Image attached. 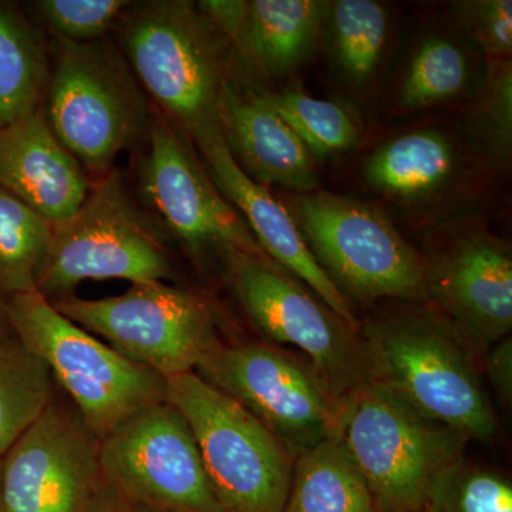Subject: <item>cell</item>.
<instances>
[{"mask_svg": "<svg viewBox=\"0 0 512 512\" xmlns=\"http://www.w3.org/2000/svg\"><path fill=\"white\" fill-rule=\"evenodd\" d=\"M359 336L372 383L470 440L497 439L500 424L478 356L431 306L384 305L360 320Z\"/></svg>", "mask_w": 512, "mask_h": 512, "instance_id": "obj_1", "label": "cell"}, {"mask_svg": "<svg viewBox=\"0 0 512 512\" xmlns=\"http://www.w3.org/2000/svg\"><path fill=\"white\" fill-rule=\"evenodd\" d=\"M340 441L376 512H423L437 478L466 460V434L429 419L377 383L343 400Z\"/></svg>", "mask_w": 512, "mask_h": 512, "instance_id": "obj_2", "label": "cell"}, {"mask_svg": "<svg viewBox=\"0 0 512 512\" xmlns=\"http://www.w3.org/2000/svg\"><path fill=\"white\" fill-rule=\"evenodd\" d=\"M222 40L197 3L183 0L148 2L124 28L138 79L197 144L222 133L220 101L229 82Z\"/></svg>", "mask_w": 512, "mask_h": 512, "instance_id": "obj_3", "label": "cell"}, {"mask_svg": "<svg viewBox=\"0 0 512 512\" xmlns=\"http://www.w3.org/2000/svg\"><path fill=\"white\" fill-rule=\"evenodd\" d=\"M6 303L13 335L46 363L100 440L138 410L167 402V379L80 328L39 292Z\"/></svg>", "mask_w": 512, "mask_h": 512, "instance_id": "obj_4", "label": "cell"}, {"mask_svg": "<svg viewBox=\"0 0 512 512\" xmlns=\"http://www.w3.org/2000/svg\"><path fill=\"white\" fill-rule=\"evenodd\" d=\"M289 212L313 258L350 305L426 302L423 254L372 205L318 190L293 195Z\"/></svg>", "mask_w": 512, "mask_h": 512, "instance_id": "obj_5", "label": "cell"}, {"mask_svg": "<svg viewBox=\"0 0 512 512\" xmlns=\"http://www.w3.org/2000/svg\"><path fill=\"white\" fill-rule=\"evenodd\" d=\"M171 276L160 231L130 197L119 171L111 170L90 188L76 214L55 225L36 292L53 302L69 298L89 279L141 284Z\"/></svg>", "mask_w": 512, "mask_h": 512, "instance_id": "obj_6", "label": "cell"}, {"mask_svg": "<svg viewBox=\"0 0 512 512\" xmlns=\"http://www.w3.org/2000/svg\"><path fill=\"white\" fill-rule=\"evenodd\" d=\"M225 278L252 326L272 345H289L318 370L340 400L370 380L359 330L268 256L220 252Z\"/></svg>", "mask_w": 512, "mask_h": 512, "instance_id": "obj_7", "label": "cell"}, {"mask_svg": "<svg viewBox=\"0 0 512 512\" xmlns=\"http://www.w3.org/2000/svg\"><path fill=\"white\" fill-rule=\"evenodd\" d=\"M167 384V400L187 421L225 511L281 512L295 460L274 434L195 372L170 377Z\"/></svg>", "mask_w": 512, "mask_h": 512, "instance_id": "obj_8", "label": "cell"}, {"mask_svg": "<svg viewBox=\"0 0 512 512\" xmlns=\"http://www.w3.org/2000/svg\"><path fill=\"white\" fill-rule=\"evenodd\" d=\"M46 94L50 130L93 173H110L121 151L150 127L146 103L126 64L99 40H59Z\"/></svg>", "mask_w": 512, "mask_h": 512, "instance_id": "obj_9", "label": "cell"}, {"mask_svg": "<svg viewBox=\"0 0 512 512\" xmlns=\"http://www.w3.org/2000/svg\"><path fill=\"white\" fill-rule=\"evenodd\" d=\"M52 305L80 328L101 336L121 355L164 379L195 372L201 360L222 343L210 303L161 281L131 284L126 293L111 298L72 295Z\"/></svg>", "mask_w": 512, "mask_h": 512, "instance_id": "obj_10", "label": "cell"}, {"mask_svg": "<svg viewBox=\"0 0 512 512\" xmlns=\"http://www.w3.org/2000/svg\"><path fill=\"white\" fill-rule=\"evenodd\" d=\"M195 373L261 421L293 460L338 434L343 400L308 359L278 345L221 343Z\"/></svg>", "mask_w": 512, "mask_h": 512, "instance_id": "obj_11", "label": "cell"}, {"mask_svg": "<svg viewBox=\"0 0 512 512\" xmlns=\"http://www.w3.org/2000/svg\"><path fill=\"white\" fill-rule=\"evenodd\" d=\"M100 470L130 503L161 512H228L187 421L168 400L131 414L100 440Z\"/></svg>", "mask_w": 512, "mask_h": 512, "instance_id": "obj_12", "label": "cell"}, {"mask_svg": "<svg viewBox=\"0 0 512 512\" xmlns=\"http://www.w3.org/2000/svg\"><path fill=\"white\" fill-rule=\"evenodd\" d=\"M0 464L5 512H86L103 483L99 436L57 397Z\"/></svg>", "mask_w": 512, "mask_h": 512, "instance_id": "obj_13", "label": "cell"}, {"mask_svg": "<svg viewBox=\"0 0 512 512\" xmlns=\"http://www.w3.org/2000/svg\"><path fill=\"white\" fill-rule=\"evenodd\" d=\"M424 256L426 305L450 323L478 357L512 329V255L481 227L458 229Z\"/></svg>", "mask_w": 512, "mask_h": 512, "instance_id": "obj_14", "label": "cell"}, {"mask_svg": "<svg viewBox=\"0 0 512 512\" xmlns=\"http://www.w3.org/2000/svg\"><path fill=\"white\" fill-rule=\"evenodd\" d=\"M148 134L150 151L141 170L144 194L187 248L194 254L237 249L266 256L241 215L198 164L178 127L160 117L151 121Z\"/></svg>", "mask_w": 512, "mask_h": 512, "instance_id": "obj_15", "label": "cell"}, {"mask_svg": "<svg viewBox=\"0 0 512 512\" xmlns=\"http://www.w3.org/2000/svg\"><path fill=\"white\" fill-rule=\"evenodd\" d=\"M197 146L207 161L212 183L234 210L241 212L242 220L264 254L308 286L353 329L359 330L360 319L355 309L313 258L288 208L268 188L255 183L242 171L222 134L205 138Z\"/></svg>", "mask_w": 512, "mask_h": 512, "instance_id": "obj_16", "label": "cell"}, {"mask_svg": "<svg viewBox=\"0 0 512 512\" xmlns=\"http://www.w3.org/2000/svg\"><path fill=\"white\" fill-rule=\"evenodd\" d=\"M0 187L53 225L76 214L90 191L84 168L57 140L42 109L0 128Z\"/></svg>", "mask_w": 512, "mask_h": 512, "instance_id": "obj_17", "label": "cell"}, {"mask_svg": "<svg viewBox=\"0 0 512 512\" xmlns=\"http://www.w3.org/2000/svg\"><path fill=\"white\" fill-rule=\"evenodd\" d=\"M218 32L266 76H285L305 62L318 40L330 3L322 0L200 2Z\"/></svg>", "mask_w": 512, "mask_h": 512, "instance_id": "obj_18", "label": "cell"}, {"mask_svg": "<svg viewBox=\"0 0 512 512\" xmlns=\"http://www.w3.org/2000/svg\"><path fill=\"white\" fill-rule=\"evenodd\" d=\"M220 124L232 157L255 183L296 194L318 191L315 158L259 94L242 93L229 80L221 96Z\"/></svg>", "mask_w": 512, "mask_h": 512, "instance_id": "obj_19", "label": "cell"}, {"mask_svg": "<svg viewBox=\"0 0 512 512\" xmlns=\"http://www.w3.org/2000/svg\"><path fill=\"white\" fill-rule=\"evenodd\" d=\"M456 148L437 130H414L387 141L365 164L366 183L399 201L426 200L456 173Z\"/></svg>", "mask_w": 512, "mask_h": 512, "instance_id": "obj_20", "label": "cell"}, {"mask_svg": "<svg viewBox=\"0 0 512 512\" xmlns=\"http://www.w3.org/2000/svg\"><path fill=\"white\" fill-rule=\"evenodd\" d=\"M281 512H376V507L348 451L333 437L295 458Z\"/></svg>", "mask_w": 512, "mask_h": 512, "instance_id": "obj_21", "label": "cell"}, {"mask_svg": "<svg viewBox=\"0 0 512 512\" xmlns=\"http://www.w3.org/2000/svg\"><path fill=\"white\" fill-rule=\"evenodd\" d=\"M49 76L36 29L16 6L0 2V128L40 109Z\"/></svg>", "mask_w": 512, "mask_h": 512, "instance_id": "obj_22", "label": "cell"}, {"mask_svg": "<svg viewBox=\"0 0 512 512\" xmlns=\"http://www.w3.org/2000/svg\"><path fill=\"white\" fill-rule=\"evenodd\" d=\"M53 383L46 363L15 335L0 343V458L46 412Z\"/></svg>", "mask_w": 512, "mask_h": 512, "instance_id": "obj_23", "label": "cell"}, {"mask_svg": "<svg viewBox=\"0 0 512 512\" xmlns=\"http://www.w3.org/2000/svg\"><path fill=\"white\" fill-rule=\"evenodd\" d=\"M55 225L0 187V293L35 292Z\"/></svg>", "mask_w": 512, "mask_h": 512, "instance_id": "obj_24", "label": "cell"}, {"mask_svg": "<svg viewBox=\"0 0 512 512\" xmlns=\"http://www.w3.org/2000/svg\"><path fill=\"white\" fill-rule=\"evenodd\" d=\"M259 96L295 131L313 158L339 156L359 143V120L342 104L296 90Z\"/></svg>", "mask_w": 512, "mask_h": 512, "instance_id": "obj_25", "label": "cell"}, {"mask_svg": "<svg viewBox=\"0 0 512 512\" xmlns=\"http://www.w3.org/2000/svg\"><path fill=\"white\" fill-rule=\"evenodd\" d=\"M333 50L350 82L366 83L376 72L389 32V16L373 0H338L330 3Z\"/></svg>", "mask_w": 512, "mask_h": 512, "instance_id": "obj_26", "label": "cell"}, {"mask_svg": "<svg viewBox=\"0 0 512 512\" xmlns=\"http://www.w3.org/2000/svg\"><path fill=\"white\" fill-rule=\"evenodd\" d=\"M467 82L468 60L464 50L446 37H427L417 47L404 74L400 107L417 111L443 103L463 92Z\"/></svg>", "mask_w": 512, "mask_h": 512, "instance_id": "obj_27", "label": "cell"}, {"mask_svg": "<svg viewBox=\"0 0 512 512\" xmlns=\"http://www.w3.org/2000/svg\"><path fill=\"white\" fill-rule=\"evenodd\" d=\"M423 512H512L510 473L463 460L437 478Z\"/></svg>", "mask_w": 512, "mask_h": 512, "instance_id": "obj_28", "label": "cell"}, {"mask_svg": "<svg viewBox=\"0 0 512 512\" xmlns=\"http://www.w3.org/2000/svg\"><path fill=\"white\" fill-rule=\"evenodd\" d=\"M473 119L474 133L488 156L500 163L508 161L512 146L511 60L490 62Z\"/></svg>", "mask_w": 512, "mask_h": 512, "instance_id": "obj_29", "label": "cell"}, {"mask_svg": "<svg viewBox=\"0 0 512 512\" xmlns=\"http://www.w3.org/2000/svg\"><path fill=\"white\" fill-rule=\"evenodd\" d=\"M128 5L124 0H40L33 10L59 40L87 43L103 36Z\"/></svg>", "mask_w": 512, "mask_h": 512, "instance_id": "obj_30", "label": "cell"}, {"mask_svg": "<svg viewBox=\"0 0 512 512\" xmlns=\"http://www.w3.org/2000/svg\"><path fill=\"white\" fill-rule=\"evenodd\" d=\"M458 18L484 50L490 62L510 60L512 52L511 0L458 2Z\"/></svg>", "mask_w": 512, "mask_h": 512, "instance_id": "obj_31", "label": "cell"}, {"mask_svg": "<svg viewBox=\"0 0 512 512\" xmlns=\"http://www.w3.org/2000/svg\"><path fill=\"white\" fill-rule=\"evenodd\" d=\"M484 370L498 403L504 409L512 406V338L511 335L495 342L484 353Z\"/></svg>", "mask_w": 512, "mask_h": 512, "instance_id": "obj_32", "label": "cell"}, {"mask_svg": "<svg viewBox=\"0 0 512 512\" xmlns=\"http://www.w3.org/2000/svg\"><path fill=\"white\" fill-rule=\"evenodd\" d=\"M86 512H126V505L123 498L103 481Z\"/></svg>", "mask_w": 512, "mask_h": 512, "instance_id": "obj_33", "label": "cell"}, {"mask_svg": "<svg viewBox=\"0 0 512 512\" xmlns=\"http://www.w3.org/2000/svg\"><path fill=\"white\" fill-rule=\"evenodd\" d=\"M12 335L13 332L12 328H10L8 316V303H6V296L0 293V343L10 338Z\"/></svg>", "mask_w": 512, "mask_h": 512, "instance_id": "obj_34", "label": "cell"}, {"mask_svg": "<svg viewBox=\"0 0 512 512\" xmlns=\"http://www.w3.org/2000/svg\"><path fill=\"white\" fill-rule=\"evenodd\" d=\"M124 505H126V512H161L153 510V508L146 507V505L130 503V501L126 500H124Z\"/></svg>", "mask_w": 512, "mask_h": 512, "instance_id": "obj_35", "label": "cell"}, {"mask_svg": "<svg viewBox=\"0 0 512 512\" xmlns=\"http://www.w3.org/2000/svg\"><path fill=\"white\" fill-rule=\"evenodd\" d=\"M0 512H5V508H3V497H2V464H0Z\"/></svg>", "mask_w": 512, "mask_h": 512, "instance_id": "obj_36", "label": "cell"}]
</instances>
